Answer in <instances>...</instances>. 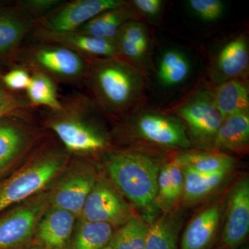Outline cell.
<instances>
[{
  "mask_svg": "<svg viewBox=\"0 0 249 249\" xmlns=\"http://www.w3.org/2000/svg\"><path fill=\"white\" fill-rule=\"evenodd\" d=\"M160 170L155 160L137 152L121 154L107 163L108 173L118 188L143 209L155 203Z\"/></svg>",
  "mask_w": 249,
  "mask_h": 249,
  "instance_id": "6da1fadb",
  "label": "cell"
},
{
  "mask_svg": "<svg viewBox=\"0 0 249 249\" xmlns=\"http://www.w3.org/2000/svg\"><path fill=\"white\" fill-rule=\"evenodd\" d=\"M62 157L50 155L36 160L0 183V213L34 196L61 170Z\"/></svg>",
  "mask_w": 249,
  "mask_h": 249,
  "instance_id": "7a4b0ae2",
  "label": "cell"
},
{
  "mask_svg": "<svg viewBox=\"0 0 249 249\" xmlns=\"http://www.w3.org/2000/svg\"><path fill=\"white\" fill-rule=\"evenodd\" d=\"M94 83L103 103L118 110L133 102L142 90V81L140 74L129 65L109 60L96 68Z\"/></svg>",
  "mask_w": 249,
  "mask_h": 249,
  "instance_id": "3957f363",
  "label": "cell"
},
{
  "mask_svg": "<svg viewBox=\"0 0 249 249\" xmlns=\"http://www.w3.org/2000/svg\"><path fill=\"white\" fill-rule=\"evenodd\" d=\"M49 204L48 193L39 195L0 218V249H19L27 245Z\"/></svg>",
  "mask_w": 249,
  "mask_h": 249,
  "instance_id": "277c9868",
  "label": "cell"
},
{
  "mask_svg": "<svg viewBox=\"0 0 249 249\" xmlns=\"http://www.w3.org/2000/svg\"><path fill=\"white\" fill-rule=\"evenodd\" d=\"M122 0H77L63 5L44 19V30L55 33L76 31L98 15L124 6Z\"/></svg>",
  "mask_w": 249,
  "mask_h": 249,
  "instance_id": "5b68a950",
  "label": "cell"
},
{
  "mask_svg": "<svg viewBox=\"0 0 249 249\" xmlns=\"http://www.w3.org/2000/svg\"><path fill=\"white\" fill-rule=\"evenodd\" d=\"M178 114L196 142H213L223 121L213 97L209 93L196 95L178 108Z\"/></svg>",
  "mask_w": 249,
  "mask_h": 249,
  "instance_id": "8992f818",
  "label": "cell"
},
{
  "mask_svg": "<svg viewBox=\"0 0 249 249\" xmlns=\"http://www.w3.org/2000/svg\"><path fill=\"white\" fill-rule=\"evenodd\" d=\"M82 221L122 226L131 217L128 204L107 183L96 182L87 198Z\"/></svg>",
  "mask_w": 249,
  "mask_h": 249,
  "instance_id": "52a82bcc",
  "label": "cell"
},
{
  "mask_svg": "<svg viewBox=\"0 0 249 249\" xmlns=\"http://www.w3.org/2000/svg\"><path fill=\"white\" fill-rule=\"evenodd\" d=\"M249 232V181L242 178L232 188L228 201L221 244L225 249H235Z\"/></svg>",
  "mask_w": 249,
  "mask_h": 249,
  "instance_id": "ba28073f",
  "label": "cell"
},
{
  "mask_svg": "<svg viewBox=\"0 0 249 249\" xmlns=\"http://www.w3.org/2000/svg\"><path fill=\"white\" fill-rule=\"evenodd\" d=\"M136 129L142 139L157 145L183 149L191 147L183 123L172 116L144 113L137 119Z\"/></svg>",
  "mask_w": 249,
  "mask_h": 249,
  "instance_id": "9c48e42d",
  "label": "cell"
},
{
  "mask_svg": "<svg viewBox=\"0 0 249 249\" xmlns=\"http://www.w3.org/2000/svg\"><path fill=\"white\" fill-rule=\"evenodd\" d=\"M76 216L52 206L41 217L36 228L37 245L45 249H67L71 242Z\"/></svg>",
  "mask_w": 249,
  "mask_h": 249,
  "instance_id": "30bf717a",
  "label": "cell"
},
{
  "mask_svg": "<svg viewBox=\"0 0 249 249\" xmlns=\"http://www.w3.org/2000/svg\"><path fill=\"white\" fill-rule=\"evenodd\" d=\"M96 183V175L93 172H77L65 178L52 193L51 204L78 217L81 214L87 198Z\"/></svg>",
  "mask_w": 249,
  "mask_h": 249,
  "instance_id": "8fae6325",
  "label": "cell"
},
{
  "mask_svg": "<svg viewBox=\"0 0 249 249\" xmlns=\"http://www.w3.org/2000/svg\"><path fill=\"white\" fill-rule=\"evenodd\" d=\"M51 127L71 151L95 152L106 146V141L101 134L78 119H62L52 123Z\"/></svg>",
  "mask_w": 249,
  "mask_h": 249,
  "instance_id": "7c38bea8",
  "label": "cell"
},
{
  "mask_svg": "<svg viewBox=\"0 0 249 249\" xmlns=\"http://www.w3.org/2000/svg\"><path fill=\"white\" fill-rule=\"evenodd\" d=\"M33 60L45 71L67 79L77 78L83 73L85 63L76 52L63 47L37 49Z\"/></svg>",
  "mask_w": 249,
  "mask_h": 249,
  "instance_id": "4fadbf2b",
  "label": "cell"
},
{
  "mask_svg": "<svg viewBox=\"0 0 249 249\" xmlns=\"http://www.w3.org/2000/svg\"><path fill=\"white\" fill-rule=\"evenodd\" d=\"M221 209L212 204L196 215L188 224L181 240V249H210L217 235Z\"/></svg>",
  "mask_w": 249,
  "mask_h": 249,
  "instance_id": "5bb4252c",
  "label": "cell"
},
{
  "mask_svg": "<svg viewBox=\"0 0 249 249\" xmlns=\"http://www.w3.org/2000/svg\"><path fill=\"white\" fill-rule=\"evenodd\" d=\"M40 36L47 41L58 43L76 53L106 57H114L119 53L116 41L83 35L76 31L55 33L42 30Z\"/></svg>",
  "mask_w": 249,
  "mask_h": 249,
  "instance_id": "9a60e30c",
  "label": "cell"
},
{
  "mask_svg": "<svg viewBox=\"0 0 249 249\" xmlns=\"http://www.w3.org/2000/svg\"><path fill=\"white\" fill-rule=\"evenodd\" d=\"M213 97L223 119L241 113H249L248 89L239 80L231 79L224 82L218 87Z\"/></svg>",
  "mask_w": 249,
  "mask_h": 249,
  "instance_id": "2e32d148",
  "label": "cell"
},
{
  "mask_svg": "<svg viewBox=\"0 0 249 249\" xmlns=\"http://www.w3.org/2000/svg\"><path fill=\"white\" fill-rule=\"evenodd\" d=\"M249 142V114L241 113L224 119L213 143L217 150L237 151Z\"/></svg>",
  "mask_w": 249,
  "mask_h": 249,
  "instance_id": "e0dca14e",
  "label": "cell"
},
{
  "mask_svg": "<svg viewBox=\"0 0 249 249\" xmlns=\"http://www.w3.org/2000/svg\"><path fill=\"white\" fill-rule=\"evenodd\" d=\"M158 191L155 203L164 211H169L182 197L183 178L181 166L173 160L160 168Z\"/></svg>",
  "mask_w": 249,
  "mask_h": 249,
  "instance_id": "ac0fdd59",
  "label": "cell"
},
{
  "mask_svg": "<svg viewBox=\"0 0 249 249\" xmlns=\"http://www.w3.org/2000/svg\"><path fill=\"white\" fill-rule=\"evenodd\" d=\"M130 12L124 6L98 15L78 29L83 35L116 41L121 28L128 22Z\"/></svg>",
  "mask_w": 249,
  "mask_h": 249,
  "instance_id": "d6986e66",
  "label": "cell"
},
{
  "mask_svg": "<svg viewBox=\"0 0 249 249\" xmlns=\"http://www.w3.org/2000/svg\"><path fill=\"white\" fill-rule=\"evenodd\" d=\"M184 202L193 204L201 200L220 186L229 173L204 174L182 168Z\"/></svg>",
  "mask_w": 249,
  "mask_h": 249,
  "instance_id": "ffe728a7",
  "label": "cell"
},
{
  "mask_svg": "<svg viewBox=\"0 0 249 249\" xmlns=\"http://www.w3.org/2000/svg\"><path fill=\"white\" fill-rule=\"evenodd\" d=\"M116 38L119 52L134 62H139L146 55L149 37L143 24L128 21L121 28Z\"/></svg>",
  "mask_w": 249,
  "mask_h": 249,
  "instance_id": "44dd1931",
  "label": "cell"
},
{
  "mask_svg": "<svg viewBox=\"0 0 249 249\" xmlns=\"http://www.w3.org/2000/svg\"><path fill=\"white\" fill-rule=\"evenodd\" d=\"M249 63L248 43L244 36H240L228 43L218 55V70L222 76L231 80L243 74Z\"/></svg>",
  "mask_w": 249,
  "mask_h": 249,
  "instance_id": "7402d4cb",
  "label": "cell"
},
{
  "mask_svg": "<svg viewBox=\"0 0 249 249\" xmlns=\"http://www.w3.org/2000/svg\"><path fill=\"white\" fill-rule=\"evenodd\" d=\"M182 168L204 174L229 173L235 160L224 154L185 152L174 160Z\"/></svg>",
  "mask_w": 249,
  "mask_h": 249,
  "instance_id": "603a6c76",
  "label": "cell"
},
{
  "mask_svg": "<svg viewBox=\"0 0 249 249\" xmlns=\"http://www.w3.org/2000/svg\"><path fill=\"white\" fill-rule=\"evenodd\" d=\"M113 234L110 224L82 221L67 249H103L109 245Z\"/></svg>",
  "mask_w": 249,
  "mask_h": 249,
  "instance_id": "cb8c5ba5",
  "label": "cell"
},
{
  "mask_svg": "<svg viewBox=\"0 0 249 249\" xmlns=\"http://www.w3.org/2000/svg\"><path fill=\"white\" fill-rule=\"evenodd\" d=\"M179 229L175 216H162L148 226L144 249H178Z\"/></svg>",
  "mask_w": 249,
  "mask_h": 249,
  "instance_id": "d4e9b609",
  "label": "cell"
},
{
  "mask_svg": "<svg viewBox=\"0 0 249 249\" xmlns=\"http://www.w3.org/2000/svg\"><path fill=\"white\" fill-rule=\"evenodd\" d=\"M190 64L182 53L175 50H169L162 55L158 68L159 80L166 88L181 84L188 78Z\"/></svg>",
  "mask_w": 249,
  "mask_h": 249,
  "instance_id": "484cf974",
  "label": "cell"
},
{
  "mask_svg": "<svg viewBox=\"0 0 249 249\" xmlns=\"http://www.w3.org/2000/svg\"><path fill=\"white\" fill-rule=\"evenodd\" d=\"M148 226L140 218L132 217L113 234L111 249H144Z\"/></svg>",
  "mask_w": 249,
  "mask_h": 249,
  "instance_id": "4316f807",
  "label": "cell"
},
{
  "mask_svg": "<svg viewBox=\"0 0 249 249\" xmlns=\"http://www.w3.org/2000/svg\"><path fill=\"white\" fill-rule=\"evenodd\" d=\"M27 91L29 99L34 104L47 106L56 111L63 109L57 97L55 85L43 73H36L31 77Z\"/></svg>",
  "mask_w": 249,
  "mask_h": 249,
  "instance_id": "83f0119b",
  "label": "cell"
},
{
  "mask_svg": "<svg viewBox=\"0 0 249 249\" xmlns=\"http://www.w3.org/2000/svg\"><path fill=\"white\" fill-rule=\"evenodd\" d=\"M29 29V24L24 19L0 14V52H7L18 45Z\"/></svg>",
  "mask_w": 249,
  "mask_h": 249,
  "instance_id": "f1b7e54d",
  "label": "cell"
},
{
  "mask_svg": "<svg viewBox=\"0 0 249 249\" xmlns=\"http://www.w3.org/2000/svg\"><path fill=\"white\" fill-rule=\"evenodd\" d=\"M22 143V135L17 129L12 126L0 127V168L14 158Z\"/></svg>",
  "mask_w": 249,
  "mask_h": 249,
  "instance_id": "f546056e",
  "label": "cell"
},
{
  "mask_svg": "<svg viewBox=\"0 0 249 249\" xmlns=\"http://www.w3.org/2000/svg\"><path fill=\"white\" fill-rule=\"evenodd\" d=\"M188 5L198 17L206 22L219 19L224 11V4L219 0H190Z\"/></svg>",
  "mask_w": 249,
  "mask_h": 249,
  "instance_id": "4dcf8cb0",
  "label": "cell"
},
{
  "mask_svg": "<svg viewBox=\"0 0 249 249\" xmlns=\"http://www.w3.org/2000/svg\"><path fill=\"white\" fill-rule=\"evenodd\" d=\"M31 77L23 70H14L6 73L3 78L5 84L14 90L27 89Z\"/></svg>",
  "mask_w": 249,
  "mask_h": 249,
  "instance_id": "1f68e13d",
  "label": "cell"
},
{
  "mask_svg": "<svg viewBox=\"0 0 249 249\" xmlns=\"http://www.w3.org/2000/svg\"><path fill=\"white\" fill-rule=\"evenodd\" d=\"M133 4L142 14L154 17L161 11L163 1L160 0H134Z\"/></svg>",
  "mask_w": 249,
  "mask_h": 249,
  "instance_id": "d6a6232c",
  "label": "cell"
},
{
  "mask_svg": "<svg viewBox=\"0 0 249 249\" xmlns=\"http://www.w3.org/2000/svg\"><path fill=\"white\" fill-rule=\"evenodd\" d=\"M58 1H29L24 3L27 5V7L29 8L32 11H37V12L41 13L43 11L51 10L52 8L55 7L57 4H59Z\"/></svg>",
  "mask_w": 249,
  "mask_h": 249,
  "instance_id": "836d02e7",
  "label": "cell"
},
{
  "mask_svg": "<svg viewBox=\"0 0 249 249\" xmlns=\"http://www.w3.org/2000/svg\"><path fill=\"white\" fill-rule=\"evenodd\" d=\"M14 103L9 102L7 100V98L5 96L4 93L0 88V109L1 108L6 107V106H12Z\"/></svg>",
  "mask_w": 249,
  "mask_h": 249,
  "instance_id": "e575fe53",
  "label": "cell"
},
{
  "mask_svg": "<svg viewBox=\"0 0 249 249\" xmlns=\"http://www.w3.org/2000/svg\"><path fill=\"white\" fill-rule=\"evenodd\" d=\"M14 107V105H12V106H6V107L1 108L0 109V119L12 110Z\"/></svg>",
  "mask_w": 249,
  "mask_h": 249,
  "instance_id": "d590c367",
  "label": "cell"
},
{
  "mask_svg": "<svg viewBox=\"0 0 249 249\" xmlns=\"http://www.w3.org/2000/svg\"><path fill=\"white\" fill-rule=\"evenodd\" d=\"M29 249H44L43 247H40L39 245L34 246V247H31V248Z\"/></svg>",
  "mask_w": 249,
  "mask_h": 249,
  "instance_id": "8d00e7d4",
  "label": "cell"
},
{
  "mask_svg": "<svg viewBox=\"0 0 249 249\" xmlns=\"http://www.w3.org/2000/svg\"><path fill=\"white\" fill-rule=\"evenodd\" d=\"M239 249H249V247H241V248H240Z\"/></svg>",
  "mask_w": 249,
  "mask_h": 249,
  "instance_id": "74e56055",
  "label": "cell"
},
{
  "mask_svg": "<svg viewBox=\"0 0 249 249\" xmlns=\"http://www.w3.org/2000/svg\"><path fill=\"white\" fill-rule=\"evenodd\" d=\"M103 249H111L110 248H109V246H107V247H106V248H104Z\"/></svg>",
  "mask_w": 249,
  "mask_h": 249,
  "instance_id": "f35d334b",
  "label": "cell"
}]
</instances>
